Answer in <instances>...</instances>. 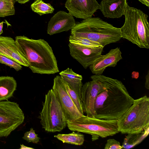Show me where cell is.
Here are the masks:
<instances>
[{
  "mask_svg": "<svg viewBox=\"0 0 149 149\" xmlns=\"http://www.w3.org/2000/svg\"><path fill=\"white\" fill-rule=\"evenodd\" d=\"M15 1H17L18 3L21 4H24L26 3L30 0H14Z\"/></svg>",
  "mask_w": 149,
  "mask_h": 149,
  "instance_id": "obj_30",
  "label": "cell"
},
{
  "mask_svg": "<svg viewBox=\"0 0 149 149\" xmlns=\"http://www.w3.org/2000/svg\"><path fill=\"white\" fill-rule=\"evenodd\" d=\"M0 54L15 61L22 65L29 67L25 56L19 49L15 40L11 37L0 36Z\"/></svg>",
  "mask_w": 149,
  "mask_h": 149,
  "instance_id": "obj_15",
  "label": "cell"
},
{
  "mask_svg": "<svg viewBox=\"0 0 149 149\" xmlns=\"http://www.w3.org/2000/svg\"><path fill=\"white\" fill-rule=\"evenodd\" d=\"M31 8L33 11L40 16L52 13L54 8L49 3H46L42 0H36L31 4Z\"/></svg>",
  "mask_w": 149,
  "mask_h": 149,
  "instance_id": "obj_21",
  "label": "cell"
},
{
  "mask_svg": "<svg viewBox=\"0 0 149 149\" xmlns=\"http://www.w3.org/2000/svg\"><path fill=\"white\" fill-rule=\"evenodd\" d=\"M71 34L98 42L104 47L122 38L120 28L113 26L99 17H91L76 23Z\"/></svg>",
  "mask_w": 149,
  "mask_h": 149,
  "instance_id": "obj_3",
  "label": "cell"
},
{
  "mask_svg": "<svg viewBox=\"0 0 149 149\" xmlns=\"http://www.w3.org/2000/svg\"><path fill=\"white\" fill-rule=\"evenodd\" d=\"M143 4L148 7L149 6V0H138Z\"/></svg>",
  "mask_w": 149,
  "mask_h": 149,
  "instance_id": "obj_29",
  "label": "cell"
},
{
  "mask_svg": "<svg viewBox=\"0 0 149 149\" xmlns=\"http://www.w3.org/2000/svg\"><path fill=\"white\" fill-rule=\"evenodd\" d=\"M122 59V52L118 47L111 49L107 54L101 55L89 67L95 74H101L108 67H115Z\"/></svg>",
  "mask_w": 149,
  "mask_h": 149,
  "instance_id": "obj_14",
  "label": "cell"
},
{
  "mask_svg": "<svg viewBox=\"0 0 149 149\" xmlns=\"http://www.w3.org/2000/svg\"><path fill=\"white\" fill-rule=\"evenodd\" d=\"M67 126L71 131L102 138L113 136L119 132L117 120L100 119L84 115L76 119L67 121Z\"/></svg>",
  "mask_w": 149,
  "mask_h": 149,
  "instance_id": "obj_7",
  "label": "cell"
},
{
  "mask_svg": "<svg viewBox=\"0 0 149 149\" xmlns=\"http://www.w3.org/2000/svg\"><path fill=\"white\" fill-rule=\"evenodd\" d=\"M54 137L64 143L76 145H82L84 141V136L83 134L74 131L68 134H59L54 135Z\"/></svg>",
  "mask_w": 149,
  "mask_h": 149,
  "instance_id": "obj_20",
  "label": "cell"
},
{
  "mask_svg": "<svg viewBox=\"0 0 149 149\" xmlns=\"http://www.w3.org/2000/svg\"><path fill=\"white\" fill-rule=\"evenodd\" d=\"M20 149H33V148L31 147H29L26 146H24L23 144L20 145V148H19Z\"/></svg>",
  "mask_w": 149,
  "mask_h": 149,
  "instance_id": "obj_32",
  "label": "cell"
},
{
  "mask_svg": "<svg viewBox=\"0 0 149 149\" xmlns=\"http://www.w3.org/2000/svg\"><path fill=\"white\" fill-rule=\"evenodd\" d=\"M52 89L61 106L67 121L76 119L84 115L68 94L60 76L57 75L54 78Z\"/></svg>",
  "mask_w": 149,
  "mask_h": 149,
  "instance_id": "obj_9",
  "label": "cell"
},
{
  "mask_svg": "<svg viewBox=\"0 0 149 149\" xmlns=\"http://www.w3.org/2000/svg\"><path fill=\"white\" fill-rule=\"evenodd\" d=\"M68 46L71 56L85 69L102 55L104 48L102 46H85L70 43Z\"/></svg>",
  "mask_w": 149,
  "mask_h": 149,
  "instance_id": "obj_10",
  "label": "cell"
},
{
  "mask_svg": "<svg viewBox=\"0 0 149 149\" xmlns=\"http://www.w3.org/2000/svg\"><path fill=\"white\" fill-rule=\"evenodd\" d=\"M122 148L120 142L114 139H108L106 143L104 149H120Z\"/></svg>",
  "mask_w": 149,
  "mask_h": 149,
  "instance_id": "obj_27",
  "label": "cell"
},
{
  "mask_svg": "<svg viewBox=\"0 0 149 149\" xmlns=\"http://www.w3.org/2000/svg\"><path fill=\"white\" fill-rule=\"evenodd\" d=\"M124 15L125 20L120 28L122 38L141 48H149L148 16L140 9L127 4Z\"/></svg>",
  "mask_w": 149,
  "mask_h": 149,
  "instance_id": "obj_4",
  "label": "cell"
},
{
  "mask_svg": "<svg viewBox=\"0 0 149 149\" xmlns=\"http://www.w3.org/2000/svg\"><path fill=\"white\" fill-rule=\"evenodd\" d=\"M70 43L80 45L93 46H102L99 43L91 40L87 38L71 35L69 38Z\"/></svg>",
  "mask_w": 149,
  "mask_h": 149,
  "instance_id": "obj_24",
  "label": "cell"
},
{
  "mask_svg": "<svg viewBox=\"0 0 149 149\" xmlns=\"http://www.w3.org/2000/svg\"><path fill=\"white\" fill-rule=\"evenodd\" d=\"M146 81L145 84V87L146 89H149V71H148L147 74L145 77Z\"/></svg>",
  "mask_w": 149,
  "mask_h": 149,
  "instance_id": "obj_28",
  "label": "cell"
},
{
  "mask_svg": "<svg viewBox=\"0 0 149 149\" xmlns=\"http://www.w3.org/2000/svg\"><path fill=\"white\" fill-rule=\"evenodd\" d=\"M92 80L83 85L81 92L80 100L84 113L86 116L95 117V102L100 88V83L94 75L91 77Z\"/></svg>",
  "mask_w": 149,
  "mask_h": 149,
  "instance_id": "obj_11",
  "label": "cell"
},
{
  "mask_svg": "<svg viewBox=\"0 0 149 149\" xmlns=\"http://www.w3.org/2000/svg\"><path fill=\"white\" fill-rule=\"evenodd\" d=\"M62 78L77 94L80 98L81 89L83 85L82 77L68 68L59 73Z\"/></svg>",
  "mask_w": 149,
  "mask_h": 149,
  "instance_id": "obj_17",
  "label": "cell"
},
{
  "mask_svg": "<svg viewBox=\"0 0 149 149\" xmlns=\"http://www.w3.org/2000/svg\"><path fill=\"white\" fill-rule=\"evenodd\" d=\"M61 81L68 94L73 101L79 111L82 114H84L80 97L76 92L62 78Z\"/></svg>",
  "mask_w": 149,
  "mask_h": 149,
  "instance_id": "obj_23",
  "label": "cell"
},
{
  "mask_svg": "<svg viewBox=\"0 0 149 149\" xmlns=\"http://www.w3.org/2000/svg\"><path fill=\"white\" fill-rule=\"evenodd\" d=\"M127 4V0H102L99 10L105 17L118 19L124 15Z\"/></svg>",
  "mask_w": 149,
  "mask_h": 149,
  "instance_id": "obj_16",
  "label": "cell"
},
{
  "mask_svg": "<svg viewBox=\"0 0 149 149\" xmlns=\"http://www.w3.org/2000/svg\"><path fill=\"white\" fill-rule=\"evenodd\" d=\"M65 6L73 17L84 19L92 17L100 5L96 0H67Z\"/></svg>",
  "mask_w": 149,
  "mask_h": 149,
  "instance_id": "obj_12",
  "label": "cell"
},
{
  "mask_svg": "<svg viewBox=\"0 0 149 149\" xmlns=\"http://www.w3.org/2000/svg\"><path fill=\"white\" fill-rule=\"evenodd\" d=\"M149 133V126L144 130L138 133L128 134L124 139L122 143V148L130 149L140 143Z\"/></svg>",
  "mask_w": 149,
  "mask_h": 149,
  "instance_id": "obj_19",
  "label": "cell"
},
{
  "mask_svg": "<svg viewBox=\"0 0 149 149\" xmlns=\"http://www.w3.org/2000/svg\"><path fill=\"white\" fill-rule=\"evenodd\" d=\"M0 63L14 68L17 71L21 70L22 65L8 57L0 54Z\"/></svg>",
  "mask_w": 149,
  "mask_h": 149,
  "instance_id": "obj_25",
  "label": "cell"
},
{
  "mask_svg": "<svg viewBox=\"0 0 149 149\" xmlns=\"http://www.w3.org/2000/svg\"><path fill=\"white\" fill-rule=\"evenodd\" d=\"M24 119V113L17 102L0 101V137L8 136Z\"/></svg>",
  "mask_w": 149,
  "mask_h": 149,
  "instance_id": "obj_8",
  "label": "cell"
},
{
  "mask_svg": "<svg viewBox=\"0 0 149 149\" xmlns=\"http://www.w3.org/2000/svg\"><path fill=\"white\" fill-rule=\"evenodd\" d=\"M74 17L63 10L57 12L48 22L47 32L50 35L71 30L76 24Z\"/></svg>",
  "mask_w": 149,
  "mask_h": 149,
  "instance_id": "obj_13",
  "label": "cell"
},
{
  "mask_svg": "<svg viewBox=\"0 0 149 149\" xmlns=\"http://www.w3.org/2000/svg\"></svg>",
  "mask_w": 149,
  "mask_h": 149,
  "instance_id": "obj_33",
  "label": "cell"
},
{
  "mask_svg": "<svg viewBox=\"0 0 149 149\" xmlns=\"http://www.w3.org/2000/svg\"><path fill=\"white\" fill-rule=\"evenodd\" d=\"M17 83L12 77H0V101L7 100L13 95L16 89Z\"/></svg>",
  "mask_w": 149,
  "mask_h": 149,
  "instance_id": "obj_18",
  "label": "cell"
},
{
  "mask_svg": "<svg viewBox=\"0 0 149 149\" xmlns=\"http://www.w3.org/2000/svg\"><path fill=\"white\" fill-rule=\"evenodd\" d=\"M5 22H2L0 23V36L3 33V23Z\"/></svg>",
  "mask_w": 149,
  "mask_h": 149,
  "instance_id": "obj_31",
  "label": "cell"
},
{
  "mask_svg": "<svg viewBox=\"0 0 149 149\" xmlns=\"http://www.w3.org/2000/svg\"><path fill=\"white\" fill-rule=\"evenodd\" d=\"M15 41L33 72L52 74L59 72L52 49L45 40L33 39L23 35L15 37Z\"/></svg>",
  "mask_w": 149,
  "mask_h": 149,
  "instance_id": "obj_2",
  "label": "cell"
},
{
  "mask_svg": "<svg viewBox=\"0 0 149 149\" xmlns=\"http://www.w3.org/2000/svg\"><path fill=\"white\" fill-rule=\"evenodd\" d=\"M14 0H0V17L14 15L15 10Z\"/></svg>",
  "mask_w": 149,
  "mask_h": 149,
  "instance_id": "obj_22",
  "label": "cell"
},
{
  "mask_svg": "<svg viewBox=\"0 0 149 149\" xmlns=\"http://www.w3.org/2000/svg\"><path fill=\"white\" fill-rule=\"evenodd\" d=\"M39 118L42 128L46 131L60 132L67 126V120L61 106L53 90L45 96Z\"/></svg>",
  "mask_w": 149,
  "mask_h": 149,
  "instance_id": "obj_6",
  "label": "cell"
},
{
  "mask_svg": "<svg viewBox=\"0 0 149 149\" xmlns=\"http://www.w3.org/2000/svg\"><path fill=\"white\" fill-rule=\"evenodd\" d=\"M94 76L100 84L95 102V117L117 120L132 104L134 100L121 81L102 74Z\"/></svg>",
  "mask_w": 149,
  "mask_h": 149,
  "instance_id": "obj_1",
  "label": "cell"
},
{
  "mask_svg": "<svg viewBox=\"0 0 149 149\" xmlns=\"http://www.w3.org/2000/svg\"><path fill=\"white\" fill-rule=\"evenodd\" d=\"M122 134L141 132L149 126V98L145 95L134 100L132 104L117 120Z\"/></svg>",
  "mask_w": 149,
  "mask_h": 149,
  "instance_id": "obj_5",
  "label": "cell"
},
{
  "mask_svg": "<svg viewBox=\"0 0 149 149\" xmlns=\"http://www.w3.org/2000/svg\"><path fill=\"white\" fill-rule=\"evenodd\" d=\"M38 134L35 132V131L32 128H30V130L26 132L22 138L28 142H32L37 143L39 141L40 138L38 136Z\"/></svg>",
  "mask_w": 149,
  "mask_h": 149,
  "instance_id": "obj_26",
  "label": "cell"
}]
</instances>
